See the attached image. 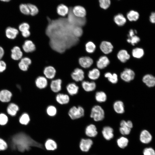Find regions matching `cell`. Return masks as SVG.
<instances>
[{
	"label": "cell",
	"instance_id": "obj_44",
	"mask_svg": "<svg viewBox=\"0 0 155 155\" xmlns=\"http://www.w3.org/2000/svg\"><path fill=\"white\" fill-rule=\"evenodd\" d=\"M100 7L104 9L108 8L111 4V0H98Z\"/></svg>",
	"mask_w": 155,
	"mask_h": 155
},
{
	"label": "cell",
	"instance_id": "obj_10",
	"mask_svg": "<svg viewBox=\"0 0 155 155\" xmlns=\"http://www.w3.org/2000/svg\"><path fill=\"white\" fill-rule=\"evenodd\" d=\"M99 48L101 51L104 54H108L112 52L113 46L110 42L103 41L100 43Z\"/></svg>",
	"mask_w": 155,
	"mask_h": 155
},
{
	"label": "cell",
	"instance_id": "obj_42",
	"mask_svg": "<svg viewBox=\"0 0 155 155\" xmlns=\"http://www.w3.org/2000/svg\"><path fill=\"white\" fill-rule=\"evenodd\" d=\"M73 33L75 36L79 38L83 34V30L82 27L79 26L75 27L73 29Z\"/></svg>",
	"mask_w": 155,
	"mask_h": 155
},
{
	"label": "cell",
	"instance_id": "obj_32",
	"mask_svg": "<svg viewBox=\"0 0 155 155\" xmlns=\"http://www.w3.org/2000/svg\"><path fill=\"white\" fill-rule=\"evenodd\" d=\"M96 46L95 44L92 41L87 42L85 45V49L86 52L89 54L93 53L96 51Z\"/></svg>",
	"mask_w": 155,
	"mask_h": 155
},
{
	"label": "cell",
	"instance_id": "obj_21",
	"mask_svg": "<svg viewBox=\"0 0 155 155\" xmlns=\"http://www.w3.org/2000/svg\"><path fill=\"white\" fill-rule=\"evenodd\" d=\"M117 57L121 62L125 63L130 59V56L127 50L121 49L118 52Z\"/></svg>",
	"mask_w": 155,
	"mask_h": 155
},
{
	"label": "cell",
	"instance_id": "obj_43",
	"mask_svg": "<svg viewBox=\"0 0 155 155\" xmlns=\"http://www.w3.org/2000/svg\"><path fill=\"white\" fill-rule=\"evenodd\" d=\"M27 5L29 8L30 14L31 15L34 16L38 13L39 10L38 8L36 5L30 3H28Z\"/></svg>",
	"mask_w": 155,
	"mask_h": 155
},
{
	"label": "cell",
	"instance_id": "obj_50",
	"mask_svg": "<svg viewBox=\"0 0 155 155\" xmlns=\"http://www.w3.org/2000/svg\"><path fill=\"white\" fill-rule=\"evenodd\" d=\"M8 148V145L6 142L0 138V151H4Z\"/></svg>",
	"mask_w": 155,
	"mask_h": 155
},
{
	"label": "cell",
	"instance_id": "obj_4",
	"mask_svg": "<svg viewBox=\"0 0 155 155\" xmlns=\"http://www.w3.org/2000/svg\"><path fill=\"white\" fill-rule=\"evenodd\" d=\"M84 113V108L80 106H72L70 108L68 112L69 116L72 120L77 119L82 117Z\"/></svg>",
	"mask_w": 155,
	"mask_h": 155
},
{
	"label": "cell",
	"instance_id": "obj_1",
	"mask_svg": "<svg viewBox=\"0 0 155 155\" xmlns=\"http://www.w3.org/2000/svg\"><path fill=\"white\" fill-rule=\"evenodd\" d=\"M47 20L48 24L45 33L53 50L62 53L78 43L79 38L73 33V28L77 26L69 21L67 18L51 19L47 17Z\"/></svg>",
	"mask_w": 155,
	"mask_h": 155
},
{
	"label": "cell",
	"instance_id": "obj_17",
	"mask_svg": "<svg viewBox=\"0 0 155 155\" xmlns=\"http://www.w3.org/2000/svg\"><path fill=\"white\" fill-rule=\"evenodd\" d=\"M83 89L86 92H90L94 90L96 88V84L94 81H83L81 84Z\"/></svg>",
	"mask_w": 155,
	"mask_h": 155
},
{
	"label": "cell",
	"instance_id": "obj_35",
	"mask_svg": "<svg viewBox=\"0 0 155 155\" xmlns=\"http://www.w3.org/2000/svg\"><path fill=\"white\" fill-rule=\"evenodd\" d=\"M104 76L113 84H116L118 81V75L116 73H112L110 72H107L104 74Z\"/></svg>",
	"mask_w": 155,
	"mask_h": 155
},
{
	"label": "cell",
	"instance_id": "obj_7",
	"mask_svg": "<svg viewBox=\"0 0 155 155\" xmlns=\"http://www.w3.org/2000/svg\"><path fill=\"white\" fill-rule=\"evenodd\" d=\"M78 63L82 69H86L91 67L94 63V61L90 57L86 56L79 58Z\"/></svg>",
	"mask_w": 155,
	"mask_h": 155
},
{
	"label": "cell",
	"instance_id": "obj_58",
	"mask_svg": "<svg viewBox=\"0 0 155 155\" xmlns=\"http://www.w3.org/2000/svg\"><path fill=\"white\" fill-rule=\"evenodd\" d=\"M1 1L5 2H8L10 1L11 0H0Z\"/></svg>",
	"mask_w": 155,
	"mask_h": 155
},
{
	"label": "cell",
	"instance_id": "obj_51",
	"mask_svg": "<svg viewBox=\"0 0 155 155\" xmlns=\"http://www.w3.org/2000/svg\"><path fill=\"white\" fill-rule=\"evenodd\" d=\"M120 126H127L131 129L133 127V124L132 121L130 120L126 121L124 120H122L120 123Z\"/></svg>",
	"mask_w": 155,
	"mask_h": 155
},
{
	"label": "cell",
	"instance_id": "obj_41",
	"mask_svg": "<svg viewBox=\"0 0 155 155\" xmlns=\"http://www.w3.org/2000/svg\"><path fill=\"white\" fill-rule=\"evenodd\" d=\"M140 39L139 37L136 35L128 37L127 40V42L130 43L132 45L134 46L140 41Z\"/></svg>",
	"mask_w": 155,
	"mask_h": 155
},
{
	"label": "cell",
	"instance_id": "obj_38",
	"mask_svg": "<svg viewBox=\"0 0 155 155\" xmlns=\"http://www.w3.org/2000/svg\"><path fill=\"white\" fill-rule=\"evenodd\" d=\"M128 142V139L124 137H121L117 140L118 146L121 148H124L126 147L127 146Z\"/></svg>",
	"mask_w": 155,
	"mask_h": 155
},
{
	"label": "cell",
	"instance_id": "obj_30",
	"mask_svg": "<svg viewBox=\"0 0 155 155\" xmlns=\"http://www.w3.org/2000/svg\"><path fill=\"white\" fill-rule=\"evenodd\" d=\"M113 20L115 23L119 26H123L127 21L126 18L121 13H119L115 16Z\"/></svg>",
	"mask_w": 155,
	"mask_h": 155
},
{
	"label": "cell",
	"instance_id": "obj_5",
	"mask_svg": "<svg viewBox=\"0 0 155 155\" xmlns=\"http://www.w3.org/2000/svg\"><path fill=\"white\" fill-rule=\"evenodd\" d=\"M70 75L74 81L79 82L83 81L85 77V73L83 69L77 67L71 72Z\"/></svg>",
	"mask_w": 155,
	"mask_h": 155
},
{
	"label": "cell",
	"instance_id": "obj_37",
	"mask_svg": "<svg viewBox=\"0 0 155 155\" xmlns=\"http://www.w3.org/2000/svg\"><path fill=\"white\" fill-rule=\"evenodd\" d=\"M95 99L98 102L100 103L104 102L107 100V95L103 91H98L96 92L95 94Z\"/></svg>",
	"mask_w": 155,
	"mask_h": 155
},
{
	"label": "cell",
	"instance_id": "obj_28",
	"mask_svg": "<svg viewBox=\"0 0 155 155\" xmlns=\"http://www.w3.org/2000/svg\"><path fill=\"white\" fill-rule=\"evenodd\" d=\"M113 108L117 113L119 114L123 113L125 112V108L123 102L118 100L115 101L113 104Z\"/></svg>",
	"mask_w": 155,
	"mask_h": 155
},
{
	"label": "cell",
	"instance_id": "obj_55",
	"mask_svg": "<svg viewBox=\"0 0 155 155\" xmlns=\"http://www.w3.org/2000/svg\"><path fill=\"white\" fill-rule=\"evenodd\" d=\"M150 22L152 24L155 22V13L154 12H152L149 17Z\"/></svg>",
	"mask_w": 155,
	"mask_h": 155
},
{
	"label": "cell",
	"instance_id": "obj_18",
	"mask_svg": "<svg viewBox=\"0 0 155 155\" xmlns=\"http://www.w3.org/2000/svg\"><path fill=\"white\" fill-rule=\"evenodd\" d=\"M35 82L36 87L40 89L45 88L48 85L47 79L43 76L38 77L36 78Z\"/></svg>",
	"mask_w": 155,
	"mask_h": 155
},
{
	"label": "cell",
	"instance_id": "obj_26",
	"mask_svg": "<svg viewBox=\"0 0 155 155\" xmlns=\"http://www.w3.org/2000/svg\"><path fill=\"white\" fill-rule=\"evenodd\" d=\"M18 33V30L14 28L9 27L5 30L6 36L8 38L10 39H15Z\"/></svg>",
	"mask_w": 155,
	"mask_h": 155
},
{
	"label": "cell",
	"instance_id": "obj_27",
	"mask_svg": "<svg viewBox=\"0 0 155 155\" xmlns=\"http://www.w3.org/2000/svg\"><path fill=\"white\" fill-rule=\"evenodd\" d=\"M12 94L9 91L3 90L0 92V100L3 102H8L11 99Z\"/></svg>",
	"mask_w": 155,
	"mask_h": 155
},
{
	"label": "cell",
	"instance_id": "obj_48",
	"mask_svg": "<svg viewBox=\"0 0 155 155\" xmlns=\"http://www.w3.org/2000/svg\"><path fill=\"white\" fill-rule=\"evenodd\" d=\"M143 153L144 155H155V151L152 148H147L144 149Z\"/></svg>",
	"mask_w": 155,
	"mask_h": 155
},
{
	"label": "cell",
	"instance_id": "obj_29",
	"mask_svg": "<svg viewBox=\"0 0 155 155\" xmlns=\"http://www.w3.org/2000/svg\"><path fill=\"white\" fill-rule=\"evenodd\" d=\"M100 73L97 68H94L88 71L87 76L91 80H95L98 79L100 77Z\"/></svg>",
	"mask_w": 155,
	"mask_h": 155
},
{
	"label": "cell",
	"instance_id": "obj_47",
	"mask_svg": "<svg viewBox=\"0 0 155 155\" xmlns=\"http://www.w3.org/2000/svg\"><path fill=\"white\" fill-rule=\"evenodd\" d=\"M8 121V118L4 113L0 114V125H4L6 124Z\"/></svg>",
	"mask_w": 155,
	"mask_h": 155
},
{
	"label": "cell",
	"instance_id": "obj_9",
	"mask_svg": "<svg viewBox=\"0 0 155 155\" xmlns=\"http://www.w3.org/2000/svg\"><path fill=\"white\" fill-rule=\"evenodd\" d=\"M43 73L44 76L47 79H53L56 75V70L53 66L49 65L45 67L44 69Z\"/></svg>",
	"mask_w": 155,
	"mask_h": 155
},
{
	"label": "cell",
	"instance_id": "obj_34",
	"mask_svg": "<svg viewBox=\"0 0 155 155\" xmlns=\"http://www.w3.org/2000/svg\"><path fill=\"white\" fill-rule=\"evenodd\" d=\"M126 16L127 19L129 21L133 22L136 21L139 19L140 15L137 11L131 10L127 13Z\"/></svg>",
	"mask_w": 155,
	"mask_h": 155
},
{
	"label": "cell",
	"instance_id": "obj_13",
	"mask_svg": "<svg viewBox=\"0 0 155 155\" xmlns=\"http://www.w3.org/2000/svg\"><path fill=\"white\" fill-rule=\"evenodd\" d=\"M62 81L60 79L53 80L50 83V88L52 91L55 93H58L62 89Z\"/></svg>",
	"mask_w": 155,
	"mask_h": 155
},
{
	"label": "cell",
	"instance_id": "obj_40",
	"mask_svg": "<svg viewBox=\"0 0 155 155\" xmlns=\"http://www.w3.org/2000/svg\"><path fill=\"white\" fill-rule=\"evenodd\" d=\"M30 118L28 115L26 113L23 114L19 118V122L22 125H26L30 121Z\"/></svg>",
	"mask_w": 155,
	"mask_h": 155
},
{
	"label": "cell",
	"instance_id": "obj_25",
	"mask_svg": "<svg viewBox=\"0 0 155 155\" xmlns=\"http://www.w3.org/2000/svg\"><path fill=\"white\" fill-rule=\"evenodd\" d=\"M44 147L48 151H54L57 149V145L56 142L53 140L49 138L46 140L44 143Z\"/></svg>",
	"mask_w": 155,
	"mask_h": 155
},
{
	"label": "cell",
	"instance_id": "obj_31",
	"mask_svg": "<svg viewBox=\"0 0 155 155\" xmlns=\"http://www.w3.org/2000/svg\"><path fill=\"white\" fill-rule=\"evenodd\" d=\"M69 9L63 4L59 5L57 7V13L59 16L62 17H65L69 12Z\"/></svg>",
	"mask_w": 155,
	"mask_h": 155
},
{
	"label": "cell",
	"instance_id": "obj_11",
	"mask_svg": "<svg viewBox=\"0 0 155 155\" xmlns=\"http://www.w3.org/2000/svg\"><path fill=\"white\" fill-rule=\"evenodd\" d=\"M108 58L106 56L100 57L96 61V66L98 69H102L106 67L110 64Z\"/></svg>",
	"mask_w": 155,
	"mask_h": 155
},
{
	"label": "cell",
	"instance_id": "obj_46",
	"mask_svg": "<svg viewBox=\"0 0 155 155\" xmlns=\"http://www.w3.org/2000/svg\"><path fill=\"white\" fill-rule=\"evenodd\" d=\"M120 133L123 135H129L131 130V129L126 126H121L119 129Z\"/></svg>",
	"mask_w": 155,
	"mask_h": 155
},
{
	"label": "cell",
	"instance_id": "obj_54",
	"mask_svg": "<svg viewBox=\"0 0 155 155\" xmlns=\"http://www.w3.org/2000/svg\"><path fill=\"white\" fill-rule=\"evenodd\" d=\"M6 68V63L3 61L0 60V73L5 71Z\"/></svg>",
	"mask_w": 155,
	"mask_h": 155
},
{
	"label": "cell",
	"instance_id": "obj_6",
	"mask_svg": "<svg viewBox=\"0 0 155 155\" xmlns=\"http://www.w3.org/2000/svg\"><path fill=\"white\" fill-rule=\"evenodd\" d=\"M135 74L132 69L126 68L121 73L120 77L124 81L128 82L133 80L135 77Z\"/></svg>",
	"mask_w": 155,
	"mask_h": 155
},
{
	"label": "cell",
	"instance_id": "obj_57",
	"mask_svg": "<svg viewBox=\"0 0 155 155\" xmlns=\"http://www.w3.org/2000/svg\"><path fill=\"white\" fill-rule=\"evenodd\" d=\"M4 53V51L3 48L0 46V60L3 57Z\"/></svg>",
	"mask_w": 155,
	"mask_h": 155
},
{
	"label": "cell",
	"instance_id": "obj_22",
	"mask_svg": "<svg viewBox=\"0 0 155 155\" xmlns=\"http://www.w3.org/2000/svg\"><path fill=\"white\" fill-rule=\"evenodd\" d=\"M102 133L104 138L107 140H110L114 136L113 130L109 126H106L103 128Z\"/></svg>",
	"mask_w": 155,
	"mask_h": 155
},
{
	"label": "cell",
	"instance_id": "obj_3",
	"mask_svg": "<svg viewBox=\"0 0 155 155\" xmlns=\"http://www.w3.org/2000/svg\"><path fill=\"white\" fill-rule=\"evenodd\" d=\"M90 116L95 121H100L104 118V111L101 106L96 105L92 108Z\"/></svg>",
	"mask_w": 155,
	"mask_h": 155
},
{
	"label": "cell",
	"instance_id": "obj_15",
	"mask_svg": "<svg viewBox=\"0 0 155 155\" xmlns=\"http://www.w3.org/2000/svg\"><path fill=\"white\" fill-rule=\"evenodd\" d=\"M142 81L149 88H152L155 86V78L151 74H148L145 75L142 78Z\"/></svg>",
	"mask_w": 155,
	"mask_h": 155
},
{
	"label": "cell",
	"instance_id": "obj_20",
	"mask_svg": "<svg viewBox=\"0 0 155 155\" xmlns=\"http://www.w3.org/2000/svg\"><path fill=\"white\" fill-rule=\"evenodd\" d=\"M55 99L56 101L61 105L68 104L70 101L69 96L66 94L58 93L56 96Z\"/></svg>",
	"mask_w": 155,
	"mask_h": 155
},
{
	"label": "cell",
	"instance_id": "obj_19",
	"mask_svg": "<svg viewBox=\"0 0 155 155\" xmlns=\"http://www.w3.org/2000/svg\"><path fill=\"white\" fill-rule=\"evenodd\" d=\"M86 135L90 137L96 136L98 134V131L96 126L93 124L89 125L86 127L85 129Z\"/></svg>",
	"mask_w": 155,
	"mask_h": 155
},
{
	"label": "cell",
	"instance_id": "obj_16",
	"mask_svg": "<svg viewBox=\"0 0 155 155\" xmlns=\"http://www.w3.org/2000/svg\"><path fill=\"white\" fill-rule=\"evenodd\" d=\"M22 47L23 50L27 53L33 52L36 50V49L35 44L30 40L25 41Z\"/></svg>",
	"mask_w": 155,
	"mask_h": 155
},
{
	"label": "cell",
	"instance_id": "obj_33",
	"mask_svg": "<svg viewBox=\"0 0 155 155\" xmlns=\"http://www.w3.org/2000/svg\"><path fill=\"white\" fill-rule=\"evenodd\" d=\"M19 110L17 105L14 103H11L7 106V112L9 115L13 116L16 115Z\"/></svg>",
	"mask_w": 155,
	"mask_h": 155
},
{
	"label": "cell",
	"instance_id": "obj_49",
	"mask_svg": "<svg viewBox=\"0 0 155 155\" xmlns=\"http://www.w3.org/2000/svg\"><path fill=\"white\" fill-rule=\"evenodd\" d=\"M30 28L29 25L27 23L23 22L20 24L18 27L19 30L21 32L29 30Z\"/></svg>",
	"mask_w": 155,
	"mask_h": 155
},
{
	"label": "cell",
	"instance_id": "obj_39",
	"mask_svg": "<svg viewBox=\"0 0 155 155\" xmlns=\"http://www.w3.org/2000/svg\"><path fill=\"white\" fill-rule=\"evenodd\" d=\"M47 115L51 117L55 116L57 113V109L56 107L53 105H50L48 106L46 109Z\"/></svg>",
	"mask_w": 155,
	"mask_h": 155
},
{
	"label": "cell",
	"instance_id": "obj_14",
	"mask_svg": "<svg viewBox=\"0 0 155 155\" xmlns=\"http://www.w3.org/2000/svg\"><path fill=\"white\" fill-rule=\"evenodd\" d=\"M140 139L143 143L147 144L150 143L152 139V136L150 133L146 130H143L141 132Z\"/></svg>",
	"mask_w": 155,
	"mask_h": 155
},
{
	"label": "cell",
	"instance_id": "obj_52",
	"mask_svg": "<svg viewBox=\"0 0 155 155\" xmlns=\"http://www.w3.org/2000/svg\"><path fill=\"white\" fill-rule=\"evenodd\" d=\"M18 66L21 70L24 71H27L29 66L26 63L21 61L19 63Z\"/></svg>",
	"mask_w": 155,
	"mask_h": 155
},
{
	"label": "cell",
	"instance_id": "obj_23",
	"mask_svg": "<svg viewBox=\"0 0 155 155\" xmlns=\"http://www.w3.org/2000/svg\"><path fill=\"white\" fill-rule=\"evenodd\" d=\"M11 51V57L13 60H18L22 58L23 53L19 47L17 46L14 47Z\"/></svg>",
	"mask_w": 155,
	"mask_h": 155
},
{
	"label": "cell",
	"instance_id": "obj_56",
	"mask_svg": "<svg viewBox=\"0 0 155 155\" xmlns=\"http://www.w3.org/2000/svg\"><path fill=\"white\" fill-rule=\"evenodd\" d=\"M22 34L23 37L27 38L30 35V32L29 30H27L22 32Z\"/></svg>",
	"mask_w": 155,
	"mask_h": 155
},
{
	"label": "cell",
	"instance_id": "obj_2",
	"mask_svg": "<svg viewBox=\"0 0 155 155\" xmlns=\"http://www.w3.org/2000/svg\"><path fill=\"white\" fill-rule=\"evenodd\" d=\"M6 142L8 148L12 150H17L23 152L29 150L32 147L44 149L43 145L35 140L24 132H18L14 134Z\"/></svg>",
	"mask_w": 155,
	"mask_h": 155
},
{
	"label": "cell",
	"instance_id": "obj_24",
	"mask_svg": "<svg viewBox=\"0 0 155 155\" xmlns=\"http://www.w3.org/2000/svg\"><path fill=\"white\" fill-rule=\"evenodd\" d=\"M66 89L69 94L71 96L76 95L79 90L78 86L75 83H70L66 86Z\"/></svg>",
	"mask_w": 155,
	"mask_h": 155
},
{
	"label": "cell",
	"instance_id": "obj_8",
	"mask_svg": "<svg viewBox=\"0 0 155 155\" xmlns=\"http://www.w3.org/2000/svg\"><path fill=\"white\" fill-rule=\"evenodd\" d=\"M93 144L92 140L90 139H82L79 144V147L81 151L84 152H88Z\"/></svg>",
	"mask_w": 155,
	"mask_h": 155
},
{
	"label": "cell",
	"instance_id": "obj_36",
	"mask_svg": "<svg viewBox=\"0 0 155 155\" xmlns=\"http://www.w3.org/2000/svg\"><path fill=\"white\" fill-rule=\"evenodd\" d=\"M144 51L142 48L136 47L133 49L132 51V55L133 57L136 59H140L144 55Z\"/></svg>",
	"mask_w": 155,
	"mask_h": 155
},
{
	"label": "cell",
	"instance_id": "obj_53",
	"mask_svg": "<svg viewBox=\"0 0 155 155\" xmlns=\"http://www.w3.org/2000/svg\"><path fill=\"white\" fill-rule=\"evenodd\" d=\"M20 61L26 63L29 66L32 63L31 59L30 58L27 57L21 58Z\"/></svg>",
	"mask_w": 155,
	"mask_h": 155
},
{
	"label": "cell",
	"instance_id": "obj_45",
	"mask_svg": "<svg viewBox=\"0 0 155 155\" xmlns=\"http://www.w3.org/2000/svg\"><path fill=\"white\" fill-rule=\"evenodd\" d=\"M19 9L21 12L25 15L30 14L29 8L27 5L26 4H22L19 6Z\"/></svg>",
	"mask_w": 155,
	"mask_h": 155
},
{
	"label": "cell",
	"instance_id": "obj_12",
	"mask_svg": "<svg viewBox=\"0 0 155 155\" xmlns=\"http://www.w3.org/2000/svg\"><path fill=\"white\" fill-rule=\"evenodd\" d=\"M71 10L73 14L77 17L82 18L85 17L86 16V10L82 6H75L72 8Z\"/></svg>",
	"mask_w": 155,
	"mask_h": 155
}]
</instances>
